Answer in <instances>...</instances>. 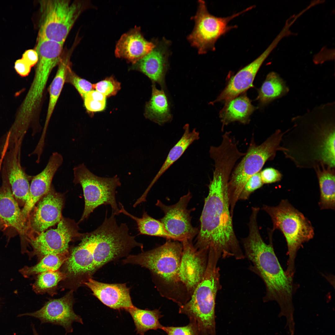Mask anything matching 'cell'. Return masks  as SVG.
Returning a JSON list of instances; mask_svg holds the SVG:
<instances>
[{"label":"cell","instance_id":"1","mask_svg":"<svg viewBox=\"0 0 335 335\" xmlns=\"http://www.w3.org/2000/svg\"><path fill=\"white\" fill-rule=\"evenodd\" d=\"M291 122L281 142L285 157L300 168H334L335 102L315 106Z\"/></svg>","mask_w":335,"mask_h":335},{"label":"cell","instance_id":"2","mask_svg":"<svg viewBox=\"0 0 335 335\" xmlns=\"http://www.w3.org/2000/svg\"><path fill=\"white\" fill-rule=\"evenodd\" d=\"M230 176L213 173L200 218V228L194 245L198 250L212 249L221 258H245L234 229L228 193Z\"/></svg>","mask_w":335,"mask_h":335},{"label":"cell","instance_id":"3","mask_svg":"<svg viewBox=\"0 0 335 335\" xmlns=\"http://www.w3.org/2000/svg\"><path fill=\"white\" fill-rule=\"evenodd\" d=\"M257 214H251L248 224V236L242 239L244 256L251 262L249 268L263 280L266 293L265 302L275 301L282 307L291 306L296 289L293 278L289 277L281 266L275 252L273 232H269L270 243H265L260 234Z\"/></svg>","mask_w":335,"mask_h":335},{"label":"cell","instance_id":"4","mask_svg":"<svg viewBox=\"0 0 335 335\" xmlns=\"http://www.w3.org/2000/svg\"><path fill=\"white\" fill-rule=\"evenodd\" d=\"M182 250V243L169 240L152 250L128 255L123 261L149 270L160 295L179 306L189 300L179 276Z\"/></svg>","mask_w":335,"mask_h":335},{"label":"cell","instance_id":"5","mask_svg":"<svg viewBox=\"0 0 335 335\" xmlns=\"http://www.w3.org/2000/svg\"><path fill=\"white\" fill-rule=\"evenodd\" d=\"M220 258L214 250L209 251L203 277L189 301L179 306V313L197 322L200 335H216L215 301L217 293L221 288L220 270L217 265Z\"/></svg>","mask_w":335,"mask_h":335},{"label":"cell","instance_id":"6","mask_svg":"<svg viewBox=\"0 0 335 335\" xmlns=\"http://www.w3.org/2000/svg\"><path fill=\"white\" fill-rule=\"evenodd\" d=\"M262 209L271 218L273 224L271 230H279L286 239L288 259L285 272L293 278L297 251L303 243L313 238L314 228L308 219L286 199L282 200L275 207L264 205Z\"/></svg>","mask_w":335,"mask_h":335},{"label":"cell","instance_id":"7","mask_svg":"<svg viewBox=\"0 0 335 335\" xmlns=\"http://www.w3.org/2000/svg\"><path fill=\"white\" fill-rule=\"evenodd\" d=\"M286 132L277 129L261 144L252 139L242 159L233 170L228 185L231 213L233 214L240 194L248 180L261 171L265 163L273 160L278 151L284 150L280 144Z\"/></svg>","mask_w":335,"mask_h":335},{"label":"cell","instance_id":"8","mask_svg":"<svg viewBox=\"0 0 335 335\" xmlns=\"http://www.w3.org/2000/svg\"><path fill=\"white\" fill-rule=\"evenodd\" d=\"M40 18L38 38L64 44L75 22L84 8L79 1H39Z\"/></svg>","mask_w":335,"mask_h":335},{"label":"cell","instance_id":"9","mask_svg":"<svg viewBox=\"0 0 335 335\" xmlns=\"http://www.w3.org/2000/svg\"><path fill=\"white\" fill-rule=\"evenodd\" d=\"M73 182L82 187L84 198L83 212L80 221L87 218L98 207L109 205L115 216L120 214L116 199V189L121 183L117 175L109 178L99 177L92 172L83 163L73 168Z\"/></svg>","mask_w":335,"mask_h":335},{"label":"cell","instance_id":"10","mask_svg":"<svg viewBox=\"0 0 335 335\" xmlns=\"http://www.w3.org/2000/svg\"><path fill=\"white\" fill-rule=\"evenodd\" d=\"M195 15L193 17L195 26L193 31L188 36L189 42L196 47L199 54H206L209 51L215 50V43L217 40L236 25H230L229 22L240 15L254 7L252 6L241 11L226 17H217L210 14L204 1L199 0Z\"/></svg>","mask_w":335,"mask_h":335},{"label":"cell","instance_id":"11","mask_svg":"<svg viewBox=\"0 0 335 335\" xmlns=\"http://www.w3.org/2000/svg\"><path fill=\"white\" fill-rule=\"evenodd\" d=\"M192 197V194L189 191L172 205H166L159 200L156 203L164 213V216L159 220L174 241L193 240L198 233L199 229L191 224L190 214L192 210L187 208Z\"/></svg>","mask_w":335,"mask_h":335},{"label":"cell","instance_id":"12","mask_svg":"<svg viewBox=\"0 0 335 335\" xmlns=\"http://www.w3.org/2000/svg\"><path fill=\"white\" fill-rule=\"evenodd\" d=\"M182 250L179 270L180 282L189 299L205 274L208 264V251L198 250L192 240L181 242Z\"/></svg>","mask_w":335,"mask_h":335},{"label":"cell","instance_id":"13","mask_svg":"<svg viewBox=\"0 0 335 335\" xmlns=\"http://www.w3.org/2000/svg\"><path fill=\"white\" fill-rule=\"evenodd\" d=\"M75 228L67 219L61 218L55 229H51L28 237L34 255L42 257L50 254H67L69 245L75 235Z\"/></svg>","mask_w":335,"mask_h":335},{"label":"cell","instance_id":"14","mask_svg":"<svg viewBox=\"0 0 335 335\" xmlns=\"http://www.w3.org/2000/svg\"><path fill=\"white\" fill-rule=\"evenodd\" d=\"M74 303L72 293H69L61 298L50 300L38 310L20 314L18 316H31L38 319L41 324L49 323L61 326L67 334L73 332V322L83 324L81 316L73 310Z\"/></svg>","mask_w":335,"mask_h":335},{"label":"cell","instance_id":"15","mask_svg":"<svg viewBox=\"0 0 335 335\" xmlns=\"http://www.w3.org/2000/svg\"><path fill=\"white\" fill-rule=\"evenodd\" d=\"M23 141H18L0 157L12 193L16 200L24 205L29 195V181L32 176L28 175L21 163V148Z\"/></svg>","mask_w":335,"mask_h":335},{"label":"cell","instance_id":"16","mask_svg":"<svg viewBox=\"0 0 335 335\" xmlns=\"http://www.w3.org/2000/svg\"><path fill=\"white\" fill-rule=\"evenodd\" d=\"M39 201L27 223L28 230L30 229L38 234L60 221L64 203L62 195L56 192L52 186Z\"/></svg>","mask_w":335,"mask_h":335},{"label":"cell","instance_id":"17","mask_svg":"<svg viewBox=\"0 0 335 335\" xmlns=\"http://www.w3.org/2000/svg\"><path fill=\"white\" fill-rule=\"evenodd\" d=\"M280 41V38L276 37L259 56L232 77L213 103L224 101L226 103L253 87V80L259 69Z\"/></svg>","mask_w":335,"mask_h":335},{"label":"cell","instance_id":"18","mask_svg":"<svg viewBox=\"0 0 335 335\" xmlns=\"http://www.w3.org/2000/svg\"><path fill=\"white\" fill-rule=\"evenodd\" d=\"M2 184L0 186V218L4 228L12 227L22 235H26L28 227L21 210L14 196L6 172L1 170Z\"/></svg>","mask_w":335,"mask_h":335},{"label":"cell","instance_id":"19","mask_svg":"<svg viewBox=\"0 0 335 335\" xmlns=\"http://www.w3.org/2000/svg\"><path fill=\"white\" fill-rule=\"evenodd\" d=\"M101 302L110 308L126 310L133 307L130 288L126 284H109L90 278L83 282Z\"/></svg>","mask_w":335,"mask_h":335},{"label":"cell","instance_id":"20","mask_svg":"<svg viewBox=\"0 0 335 335\" xmlns=\"http://www.w3.org/2000/svg\"><path fill=\"white\" fill-rule=\"evenodd\" d=\"M155 44L151 52L136 63L139 70L163 89L165 75L168 67V42L163 40Z\"/></svg>","mask_w":335,"mask_h":335},{"label":"cell","instance_id":"21","mask_svg":"<svg viewBox=\"0 0 335 335\" xmlns=\"http://www.w3.org/2000/svg\"><path fill=\"white\" fill-rule=\"evenodd\" d=\"M155 46L154 42L144 38L140 27H136L122 35L117 43L115 54L117 57L136 64Z\"/></svg>","mask_w":335,"mask_h":335},{"label":"cell","instance_id":"22","mask_svg":"<svg viewBox=\"0 0 335 335\" xmlns=\"http://www.w3.org/2000/svg\"><path fill=\"white\" fill-rule=\"evenodd\" d=\"M69 274L90 276L97 270L87 238L84 234L79 245L72 250L65 262Z\"/></svg>","mask_w":335,"mask_h":335},{"label":"cell","instance_id":"23","mask_svg":"<svg viewBox=\"0 0 335 335\" xmlns=\"http://www.w3.org/2000/svg\"><path fill=\"white\" fill-rule=\"evenodd\" d=\"M255 109L246 94L236 97L226 103L220 113V117L225 125L235 121L244 124L249 122V117Z\"/></svg>","mask_w":335,"mask_h":335},{"label":"cell","instance_id":"24","mask_svg":"<svg viewBox=\"0 0 335 335\" xmlns=\"http://www.w3.org/2000/svg\"><path fill=\"white\" fill-rule=\"evenodd\" d=\"M63 162V156L57 152L52 153L43 170L32 176L29 187L32 194L37 197H41L49 191L53 177Z\"/></svg>","mask_w":335,"mask_h":335},{"label":"cell","instance_id":"25","mask_svg":"<svg viewBox=\"0 0 335 335\" xmlns=\"http://www.w3.org/2000/svg\"><path fill=\"white\" fill-rule=\"evenodd\" d=\"M154 84L152 95L146 106L145 115L148 118L162 126L170 122L172 117L168 96L163 89H157Z\"/></svg>","mask_w":335,"mask_h":335},{"label":"cell","instance_id":"26","mask_svg":"<svg viewBox=\"0 0 335 335\" xmlns=\"http://www.w3.org/2000/svg\"><path fill=\"white\" fill-rule=\"evenodd\" d=\"M183 129L184 132L182 136L170 150L163 164L145 191L146 193H148L155 183L180 158L190 145L194 141L199 139V133L195 129L190 131L189 124H185L183 127Z\"/></svg>","mask_w":335,"mask_h":335},{"label":"cell","instance_id":"27","mask_svg":"<svg viewBox=\"0 0 335 335\" xmlns=\"http://www.w3.org/2000/svg\"><path fill=\"white\" fill-rule=\"evenodd\" d=\"M319 185L320 198L319 203L321 209H334L335 206L334 168L324 166L315 169Z\"/></svg>","mask_w":335,"mask_h":335},{"label":"cell","instance_id":"28","mask_svg":"<svg viewBox=\"0 0 335 335\" xmlns=\"http://www.w3.org/2000/svg\"><path fill=\"white\" fill-rule=\"evenodd\" d=\"M289 88L284 80L276 73L272 72L267 75L258 90L257 99L262 106L285 96Z\"/></svg>","mask_w":335,"mask_h":335},{"label":"cell","instance_id":"29","mask_svg":"<svg viewBox=\"0 0 335 335\" xmlns=\"http://www.w3.org/2000/svg\"><path fill=\"white\" fill-rule=\"evenodd\" d=\"M118 206L120 213L127 216L136 222L138 232L137 235L158 236L174 240V238L166 230L163 223L159 220L150 217L146 212L144 211L141 217H138L127 211L120 202H119Z\"/></svg>","mask_w":335,"mask_h":335},{"label":"cell","instance_id":"30","mask_svg":"<svg viewBox=\"0 0 335 335\" xmlns=\"http://www.w3.org/2000/svg\"><path fill=\"white\" fill-rule=\"evenodd\" d=\"M128 312L134 321L137 333L144 335L150 330L160 329L162 325L159 319L163 315L159 309L152 310L141 309L134 306L125 310Z\"/></svg>","mask_w":335,"mask_h":335},{"label":"cell","instance_id":"31","mask_svg":"<svg viewBox=\"0 0 335 335\" xmlns=\"http://www.w3.org/2000/svg\"><path fill=\"white\" fill-rule=\"evenodd\" d=\"M67 60H61L56 75L49 88V101L45 125L40 139L45 140L48 124L65 80L69 66Z\"/></svg>","mask_w":335,"mask_h":335},{"label":"cell","instance_id":"32","mask_svg":"<svg viewBox=\"0 0 335 335\" xmlns=\"http://www.w3.org/2000/svg\"><path fill=\"white\" fill-rule=\"evenodd\" d=\"M31 95V103L34 108L40 105L43 93L51 71L56 66L55 63L46 58L39 59Z\"/></svg>","mask_w":335,"mask_h":335},{"label":"cell","instance_id":"33","mask_svg":"<svg viewBox=\"0 0 335 335\" xmlns=\"http://www.w3.org/2000/svg\"><path fill=\"white\" fill-rule=\"evenodd\" d=\"M67 254H50L43 257L35 265L30 267L25 266L20 270V273L25 278L38 275L49 271L58 270L68 257Z\"/></svg>","mask_w":335,"mask_h":335},{"label":"cell","instance_id":"34","mask_svg":"<svg viewBox=\"0 0 335 335\" xmlns=\"http://www.w3.org/2000/svg\"><path fill=\"white\" fill-rule=\"evenodd\" d=\"M33 285V289L36 293L42 294L54 289L58 283L67 277L66 273L60 271H49L38 275Z\"/></svg>","mask_w":335,"mask_h":335},{"label":"cell","instance_id":"35","mask_svg":"<svg viewBox=\"0 0 335 335\" xmlns=\"http://www.w3.org/2000/svg\"><path fill=\"white\" fill-rule=\"evenodd\" d=\"M83 98L85 106L90 111H101L105 107L106 96L96 90L88 92Z\"/></svg>","mask_w":335,"mask_h":335},{"label":"cell","instance_id":"36","mask_svg":"<svg viewBox=\"0 0 335 335\" xmlns=\"http://www.w3.org/2000/svg\"><path fill=\"white\" fill-rule=\"evenodd\" d=\"M189 323L183 326H162L161 329L167 335H200L197 322L193 319H189Z\"/></svg>","mask_w":335,"mask_h":335},{"label":"cell","instance_id":"37","mask_svg":"<svg viewBox=\"0 0 335 335\" xmlns=\"http://www.w3.org/2000/svg\"><path fill=\"white\" fill-rule=\"evenodd\" d=\"M93 86L96 91L106 96H110L116 94L120 89V84L113 78L110 77L93 84Z\"/></svg>","mask_w":335,"mask_h":335},{"label":"cell","instance_id":"38","mask_svg":"<svg viewBox=\"0 0 335 335\" xmlns=\"http://www.w3.org/2000/svg\"><path fill=\"white\" fill-rule=\"evenodd\" d=\"M261 179L260 172L252 176L248 181L242 189L239 200H246L251 194L263 185Z\"/></svg>","mask_w":335,"mask_h":335},{"label":"cell","instance_id":"39","mask_svg":"<svg viewBox=\"0 0 335 335\" xmlns=\"http://www.w3.org/2000/svg\"><path fill=\"white\" fill-rule=\"evenodd\" d=\"M69 76L70 82L84 98L85 95L94 89L91 83L71 73Z\"/></svg>","mask_w":335,"mask_h":335},{"label":"cell","instance_id":"40","mask_svg":"<svg viewBox=\"0 0 335 335\" xmlns=\"http://www.w3.org/2000/svg\"><path fill=\"white\" fill-rule=\"evenodd\" d=\"M260 175L263 184L279 181L282 177V174L278 170L272 168H267L261 171Z\"/></svg>","mask_w":335,"mask_h":335},{"label":"cell","instance_id":"41","mask_svg":"<svg viewBox=\"0 0 335 335\" xmlns=\"http://www.w3.org/2000/svg\"><path fill=\"white\" fill-rule=\"evenodd\" d=\"M15 68L18 73L25 76L29 73L31 66L23 59L17 60L15 63Z\"/></svg>","mask_w":335,"mask_h":335},{"label":"cell","instance_id":"42","mask_svg":"<svg viewBox=\"0 0 335 335\" xmlns=\"http://www.w3.org/2000/svg\"><path fill=\"white\" fill-rule=\"evenodd\" d=\"M22 59L32 67L38 62V54L35 50H29L26 51L24 53Z\"/></svg>","mask_w":335,"mask_h":335},{"label":"cell","instance_id":"43","mask_svg":"<svg viewBox=\"0 0 335 335\" xmlns=\"http://www.w3.org/2000/svg\"><path fill=\"white\" fill-rule=\"evenodd\" d=\"M33 335H39L35 327L32 328Z\"/></svg>","mask_w":335,"mask_h":335},{"label":"cell","instance_id":"44","mask_svg":"<svg viewBox=\"0 0 335 335\" xmlns=\"http://www.w3.org/2000/svg\"><path fill=\"white\" fill-rule=\"evenodd\" d=\"M2 227H3L0 218V229Z\"/></svg>","mask_w":335,"mask_h":335}]
</instances>
